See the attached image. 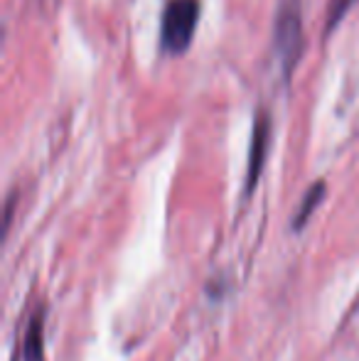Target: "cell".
Masks as SVG:
<instances>
[{
	"label": "cell",
	"mask_w": 359,
	"mask_h": 361,
	"mask_svg": "<svg viewBox=\"0 0 359 361\" xmlns=\"http://www.w3.org/2000/svg\"><path fill=\"white\" fill-rule=\"evenodd\" d=\"M266 145H269V118L261 116L259 123L254 126V143H251V155H249V187H254L256 177L261 172Z\"/></svg>",
	"instance_id": "obj_4"
},
{
	"label": "cell",
	"mask_w": 359,
	"mask_h": 361,
	"mask_svg": "<svg viewBox=\"0 0 359 361\" xmlns=\"http://www.w3.org/2000/svg\"><path fill=\"white\" fill-rule=\"evenodd\" d=\"M322 190L325 187L322 185H315V187H310V192H308V197L303 200V204H300V209H298V216H296V228H300L303 224L308 221V216L312 214V209H315L317 204H320V200H322Z\"/></svg>",
	"instance_id": "obj_5"
},
{
	"label": "cell",
	"mask_w": 359,
	"mask_h": 361,
	"mask_svg": "<svg viewBox=\"0 0 359 361\" xmlns=\"http://www.w3.org/2000/svg\"><path fill=\"white\" fill-rule=\"evenodd\" d=\"M303 52V15L300 0H281L276 13V57L283 72L291 74Z\"/></svg>",
	"instance_id": "obj_2"
},
{
	"label": "cell",
	"mask_w": 359,
	"mask_h": 361,
	"mask_svg": "<svg viewBox=\"0 0 359 361\" xmlns=\"http://www.w3.org/2000/svg\"><path fill=\"white\" fill-rule=\"evenodd\" d=\"M200 20V0H168L160 27V42L170 54H180L190 47Z\"/></svg>",
	"instance_id": "obj_1"
},
{
	"label": "cell",
	"mask_w": 359,
	"mask_h": 361,
	"mask_svg": "<svg viewBox=\"0 0 359 361\" xmlns=\"http://www.w3.org/2000/svg\"><path fill=\"white\" fill-rule=\"evenodd\" d=\"M23 361H44V314L37 312L30 319L23 339Z\"/></svg>",
	"instance_id": "obj_3"
},
{
	"label": "cell",
	"mask_w": 359,
	"mask_h": 361,
	"mask_svg": "<svg viewBox=\"0 0 359 361\" xmlns=\"http://www.w3.org/2000/svg\"><path fill=\"white\" fill-rule=\"evenodd\" d=\"M355 3H357V0H330V5H327V27H330V30L335 27V25L345 18V13Z\"/></svg>",
	"instance_id": "obj_6"
}]
</instances>
